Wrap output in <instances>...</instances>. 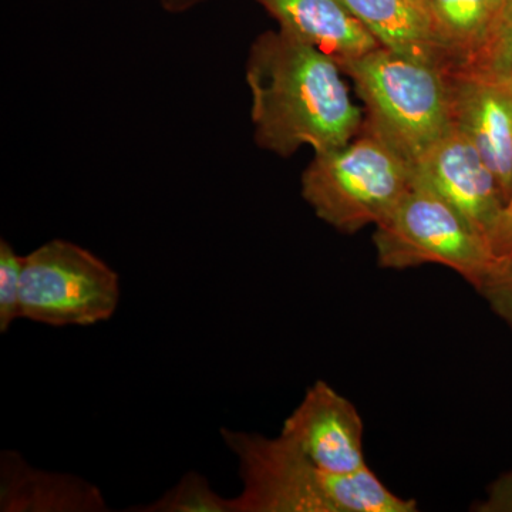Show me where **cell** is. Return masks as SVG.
<instances>
[{"mask_svg": "<svg viewBox=\"0 0 512 512\" xmlns=\"http://www.w3.org/2000/svg\"><path fill=\"white\" fill-rule=\"evenodd\" d=\"M495 3H497L498 8H501V5H504L507 0H494Z\"/></svg>", "mask_w": 512, "mask_h": 512, "instance_id": "obj_21", "label": "cell"}, {"mask_svg": "<svg viewBox=\"0 0 512 512\" xmlns=\"http://www.w3.org/2000/svg\"><path fill=\"white\" fill-rule=\"evenodd\" d=\"M239 461L242 491L234 512H416L413 498L394 494L369 466L333 474L316 466L279 434L221 429Z\"/></svg>", "mask_w": 512, "mask_h": 512, "instance_id": "obj_2", "label": "cell"}, {"mask_svg": "<svg viewBox=\"0 0 512 512\" xmlns=\"http://www.w3.org/2000/svg\"><path fill=\"white\" fill-rule=\"evenodd\" d=\"M205 0H161V6L168 13H184L195 8Z\"/></svg>", "mask_w": 512, "mask_h": 512, "instance_id": "obj_20", "label": "cell"}, {"mask_svg": "<svg viewBox=\"0 0 512 512\" xmlns=\"http://www.w3.org/2000/svg\"><path fill=\"white\" fill-rule=\"evenodd\" d=\"M476 291L494 315L512 329V248L494 256Z\"/></svg>", "mask_w": 512, "mask_h": 512, "instance_id": "obj_15", "label": "cell"}, {"mask_svg": "<svg viewBox=\"0 0 512 512\" xmlns=\"http://www.w3.org/2000/svg\"><path fill=\"white\" fill-rule=\"evenodd\" d=\"M468 63L512 72V0L498 9L483 46Z\"/></svg>", "mask_w": 512, "mask_h": 512, "instance_id": "obj_17", "label": "cell"}, {"mask_svg": "<svg viewBox=\"0 0 512 512\" xmlns=\"http://www.w3.org/2000/svg\"><path fill=\"white\" fill-rule=\"evenodd\" d=\"M412 184V165L362 127L346 146L315 153L302 174V197L319 220L355 234L379 224Z\"/></svg>", "mask_w": 512, "mask_h": 512, "instance_id": "obj_4", "label": "cell"}, {"mask_svg": "<svg viewBox=\"0 0 512 512\" xmlns=\"http://www.w3.org/2000/svg\"><path fill=\"white\" fill-rule=\"evenodd\" d=\"M490 245L494 255L503 254V252L512 248V190L510 197H508L507 202L504 204L500 218H498L497 224H495L490 238Z\"/></svg>", "mask_w": 512, "mask_h": 512, "instance_id": "obj_19", "label": "cell"}, {"mask_svg": "<svg viewBox=\"0 0 512 512\" xmlns=\"http://www.w3.org/2000/svg\"><path fill=\"white\" fill-rule=\"evenodd\" d=\"M426 8L453 66L477 55L500 9L494 0H426Z\"/></svg>", "mask_w": 512, "mask_h": 512, "instance_id": "obj_13", "label": "cell"}, {"mask_svg": "<svg viewBox=\"0 0 512 512\" xmlns=\"http://www.w3.org/2000/svg\"><path fill=\"white\" fill-rule=\"evenodd\" d=\"M360 23L396 55L440 70L453 66L420 0H342Z\"/></svg>", "mask_w": 512, "mask_h": 512, "instance_id": "obj_11", "label": "cell"}, {"mask_svg": "<svg viewBox=\"0 0 512 512\" xmlns=\"http://www.w3.org/2000/svg\"><path fill=\"white\" fill-rule=\"evenodd\" d=\"M120 278L89 249L53 239L25 255L20 318L55 328L106 322L120 302Z\"/></svg>", "mask_w": 512, "mask_h": 512, "instance_id": "obj_6", "label": "cell"}, {"mask_svg": "<svg viewBox=\"0 0 512 512\" xmlns=\"http://www.w3.org/2000/svg\"><path fill=\"white\" fill-rule=\"evenodd\" d=\"M25 255L16 254L8 241H0V332H8L20 319V284Z\"/></svg>", "mask_w": 512, "mask_h": 512, "instance_id": "obj_16", "label": "cell"}, {"mask_svg": "<svg viewBox=\"0 0 512 512\" xmlns=\"http://www.w3.org/2000/svg\"><path fill=\"white\" fill-rule=\"evenodd\" d=\"M451 123L477 147L504 202L512 190V72L474 63L444 70Z\"/></svg>", "mask_w": 512, "mask_h": 512, "instance_id": "obj_7", "label": "cell"}, {"mask_svg": "<svg viewBox=\"0 0 512 512\" xmlns=\"http://www.w3.org/2000/svg\"><path fill=\"white\" fill-rule=\"evenodd\" d=\"M2 511H106L99 488L73 476L35 470L12 451L2 453Z\"/></svg>", "mask_w": 512, "mask_h": 512, "instance_id": "obj_12", "label": "cell"}, {"mask_svg": "<svg viewBox=\"0 0 512 512\" xmlns=\"http://www.w3.org/2000/svg\"><path fill=\"white\" fill-rule=\"evenodd\" d=\"M281 436L322 470L352 474L367 467L365 424L355 404L318 380L284 421Z\"/></svg>", "mask_w": 512, "mask_h": 512, "instance_id": "obj_9", "label": "cell"}, {"mask_svg": "<svg viewBox=\"0 0 512 512\" xmlns=\"http://www.w3.org/2000/svg\"><path fill=\"white\" fill-rule=\"evenodd\" d=\"M373 244L380 268L446 266L474 289L495 256L487 239L460 212L414 178L402 200L375 225Z\"/></svg>", "mask_w": 512, "mask_h": 512, "instance_id": "obj_5", "label": "cell"}, {"mask_svg": "<svg viewBox=\"0 0 512 512\" xmlns=\"http://www.w3.org/2000/svg\"><path fill=\"white\" fill-rule=\"evenodd\" d=\"M340 69L365 103L362 127L412 167L453 126L443 70L382 46Z\"/></svg>", "mask_w": 512, "mask_h": 512, "instance_id": "obj_3", "label": "cell"}, {"mask_svg": "<svg viewBox=\"0 0 512 512\" xmlns=\"http://www.w3.org/2000/svg\"><path fill=\"white\" fill-rule=\"evenodd\" d=\"M144 512H234L231 498L215 493L201 474H185L163 497L153 504L138 508Z\"/></svg>", "mask_w": 512, "mask_h": 512, "instance_id": "obj_14", "label": "cell"}, {"mask_svg": "<svg viewBox=\"0 0 512 512\" xmlns=\"http://www.w3.org/2000/svg\"><path fill=\"white\" fill-rule=\"evenodd\" d=\"M342 73L333 57L288 30L256 37L245 66L255 143L279 157L350 143L363 120Z\"/></svg>", "mask_w": 512, "mask_h": 512, "instance_id": "obj_1", "label": "cell"}, {"mask_svg": "<svg viewBox=\"0 0 512 512\" xmlns=\"http://www.w3.org/2000/svg\"><path fill=\"white\" fill-rule=\"evenodd\" d=\"M412 168L414 180L439 194L490 244L504 208L503 192L466 134L451 126Z\"/></svg>", "mask_w": 512, "mask_h": 512, "instance_id": "obj_8", "label": "cell"}, {"mask_svg": "<svg viewBox=\"0 0 512 512\" xmlns=\"http://www.w3.org/2000/svg\"><path fill=\"white\" fill-rule=\"evenodd\" d=\"M288 30L333 57L339 66L380 47L342 0H255Z\"/></svg>", "mask_w": 512, "mask_h": 512, "instance_id": "obj_10", "label": "cell"}, {"mask_svg": "<svg viewBox=\"0 0 512 512\" xmlns=\"http://www.w3.org/2000/svg\"><path fill=\"white\" fill-rule=\"evenodd\" d=\"M474 512H512V468L500 474L485 490V497L471 505Z\"/></svg>", "mask_w": 512, "mask_h": 512, "instance_id": "obj_18", "label": "cell"}, {"mask_svg": "<svg viewBox=\"0 0 512 512\" xmlns=\"http://www.w3.org/2000/svg\"><path fill=\"white\" fill-rule=\"evenodd\" d=\"M420 2H423L424 5H426V0H420Z\"/></svg>", "mask_w": 512, "mask_h": 512, "instance_id": "obj_22", "label": "cell"}]
</instances>
